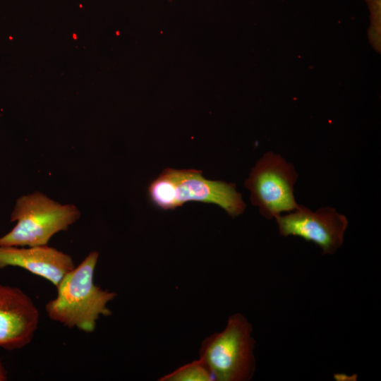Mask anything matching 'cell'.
Segmentation results:
<instances>
[{"mask_svg": "<svg viewBox=\"0 0 381 381\" xmlns=\"http://www.w3.org/2000/svg\"><path fill=\"white\" fill-rule=\"evenodd\" d=\"M18 267L50 282L56 288L75 266L71 255L44 246H0V269Z\"/></svg>", "mask_w": 381, "mask_h": 381, "instance_id": "8", "label": "cell"}, {"mask_svg": "<svg viewBox=\"0 0 381 381\" xmlns=\"http://www.w3.org/2000/svg\"><path fill=\"white\" fill-rule=\"evenodd\" d=\"M80 217L72 204L62 205L36 191L18 198L11 214L15 226L0 237V246H36L47 245L51 238L66 231Z\"/></svg>", "mask_w": 381, "mask_h": 381, "instance_id": "3", "label": "cell"}, {"mask_svg": "<svg viewBox=\"0 0 381 381\" xmlns=\"http://www.w3.org/2000/svg\"><path fill=\"white\" fill-rule=\"evenodd\" d=\"M8 379L7 371L0 358V381H5Z\"/></svg>", "mask_w": 381, "mask_h": 381, "instance_id": "11", "label": "cell"}, {"mask_svg": "<svg viewBox=\"0 0 381 381\" xmlns=\"http://www.w3.org/2000/svg\"><path fill=\"white\" fill-rule=\"evenodd\" d=\"M252 332L246 317L235 313L222 332L202 341L198 359L210 369L214 381H248L253 377L255 341Z\"/></svg>", "mask_w": 381, "mask_h": 381, "instance_id": "4", "label": "cell"}, {"mask_svg": "<svg viewBox=\"0 0 381 381\" xmlns=\"http://www.w3.org/2000/svg\"><path fill=\"white\" fill-rule=\"evenodd\" d=\"M99 253L90 252L62 279L56 296L45 306L48 317L68 328L85 333L95 331L101 316L112 314L107 304L116 293L104 290L94 282Z\"/></svg>", "mask_w": 381, "mask_h": 381, "instance_id": "1", "label": "cell"}, {"mask_svg": "<svg viewBox=\"0 0 381 381\" xmlns=\"http://www.w3.org/2000/svg\"><path fill=\"white\" fill-rule=\"evenodd\" d=\"M159 381H214L207 366L200 359L186 363L167 374Z\"/></svg>", "mask_w": 381, "mask_h": 381, "instance_id": "9", "label": "cell"}, {"mask_svg": "<svg viewBox=\"0 0 381 381\" xmlns=\"http://www.w3.org/2000/svg\"><path fill=\"white\" fill-rule=\"evenodd\" d=\"M298 174L292 164L280 155L266 152L251 169L245 186L250 191L253 205L267 219L299 207L294 194Z\"/></svg>", "mask_w": 381, "mask_h": 381, "instance_id": "5", "label": "cell"}, {"mask_svg": "<svg viewBox=\"0 0 381 381\" xmlns=\"http://www.w3.org/2000/svg\"><path fill=\"white\" fill-rule=\"evenodd\" d=\"M280 235L300 237L313 242L322 250V255H333L344 241L348 219L331 207L313 212L306 207H299L285 215L275 217Z\"/></svg>", "mask_w": 381, "mask_h": 381, "instance_id": "6", "label": "cell"}, {"mask_svg": "<svg viewBox=\"0 0 381 381\" xmlns=\"http://www.w3.org/2000/svg\"><path fill=\"white\" fill-rule=\"evenodd\" d=\"M333 377L336 381H356L357 380V375L353 374L348 375L346 373H334Z\"/></svg>", "mask_w": 381, "mask_h": 381, "instance_id": "10", "label": "cell"}, {"mask_svg": "<svg viewBox=\"0 0 381 381\" xmlns=\"http://www.w3.org/2000/svg\"><path fill=\"white\" fill-rule=\"evenodd\" d=\"M147 193L152 205L162 210L194 201L217 205L234 218L246 208L234 183L207 179L195 169L166 168L150 183Z\"/></svg>", "mask_w": 381, "mask_h": 381, "instance_id": "2", "label": "cell"}, {"mask_svg": "<svg viewBox=\"0 0 381 381\" xmlns=\"http://www.w3.org/2000/svg\"><path fill=\"white\" fill-rule=\"evenodd\" d=\"M40 313L20 289L0 284V348L20 349L32 340Z\"/></svg>", "mask_w": 381, "mask_h": 381, "instance_id": "7", "label": "cell"}]
</instances>
